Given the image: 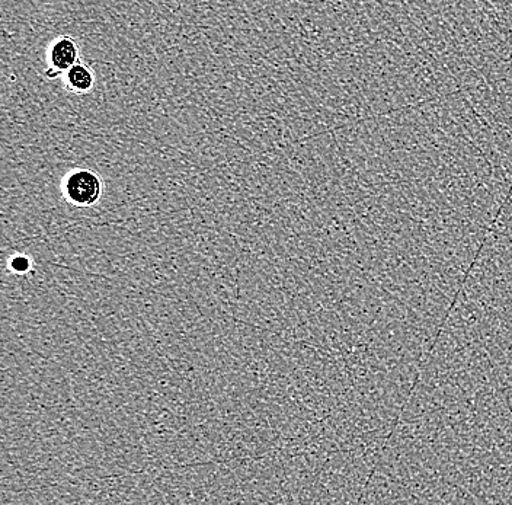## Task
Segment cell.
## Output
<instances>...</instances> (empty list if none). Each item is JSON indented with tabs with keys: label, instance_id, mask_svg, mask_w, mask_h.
<instances>
[{
	"label": "cell",
	"instance_id": "6da1fadb",
	"mask_svg": "<svg viewBox=\"0 0 512 505\" xmlns=\"http://www.w3.org/2000/svg\"><path fill=\"white\" fill-rule=\"evenodd\" d=\"M62 191L72 206L92 207L101 200L104 185L92 169L76 168L63 178Z\"/></svg>",
	"mask_w": 512,
	"mask_h": 505
},
{
	"label": "cell",
	"instance_id": "277c9868",
	"mask_svg": "<svg viewBox=\"0 0 512 505\" xmlns=\"http://www.w3.org/2000/svg\"><path fill=\"white\" fill-rule=\"evenodd\" d=\"M9 268L15 271L16 274L28 273V270L31 268L30 258L24 257V255H16V257L12 258L11 262H9Z\"/></svg>",
	"mask_w": 512,
	"mask_h": 505
},
{
	"label": "cell",
	"instance_id": "7a4b0ae2",
	"mask_svg": "<svg viewBox=\"0 0 512 505\" xmlns=\"http://www.w3.org/2000/svg\"><path fill=\"white\" fill-rule=\"evenodd\" d=\"M48 67L44 75L50 81L62 78L73 66L80 62L78 41L69 35H62L53 40L47 50Z\"/></svg>",
	"mask_w": 512,
	"mask_h": 505
},
{
	"label": "cell",
	"instance_id": "3957f363",
	"mask_svg": "<svg viewBox=\"0 0 512 505\" xmlns=\"http://www.w3.org/2000/svg\"><path fill=\"white\" fill-rule=\"evenodd\" d=\"M67 91L76 95H86L94 89L95 73L88 65L79 62L63 76Z\"/></svg>",
	"mask_w": 512,
	"mask_h": 505
}]
</instances>
